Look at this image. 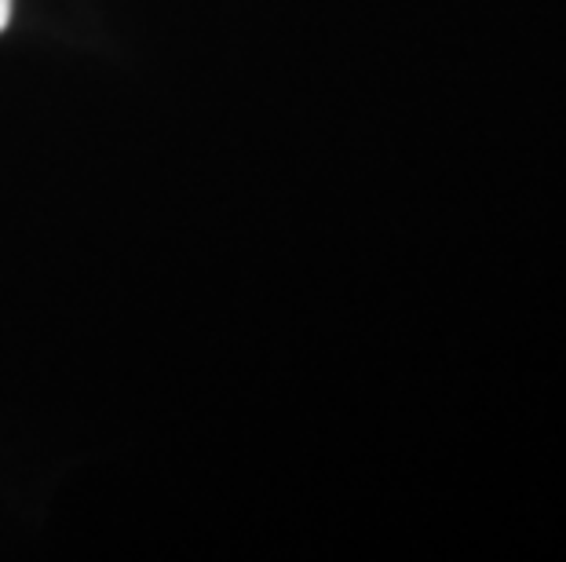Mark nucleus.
I'll return each mask as SVG.
<instances>
[{"label":"nucleus","mask_w":566,"mask_h":562,"mask_svg":"<svg viewBox=\"0 0 566 562\" xmlns=\"http://www.w3.org/2000/svg\"><path fill=\"white\" fill-rule=\"evenodd\" d=\"M8 22H11V0H0V33L8 30Z\"/></svg>","instance_id":"f257e3e1"}]
</instances>
